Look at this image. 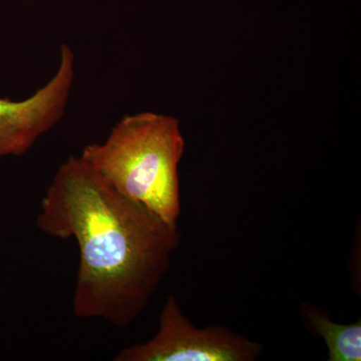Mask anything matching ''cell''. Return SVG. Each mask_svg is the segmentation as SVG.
Masks as SVG:
<instances>
[{"mask_svg": "<svg viewBox=\"0 0 361 361\" xmlns=\"http://www.w3.org/2000/svg\"><path fill=\"white\" fill-rule=\"evenodd\" d=\"M58 71L51 80L23 101L0 97V158L25 155L61 120L75 77V59L61 44Z\"/></svg>", "mask_w": 361, "mask_h": 361, "instance_id": "4", "label": "cell"}, {"mask_svg": "<svg viewBox=\"0 0 361 361\" xmlns=\"http://www.w3.org/2000/svg\"><path fill=\"white\" fill-rule=\"evenodd\" d=\"M301 312L311 329L324 339L329 361L361 360V322L341 324L332 322L326 311L301 303Z\"/></svg>", "mask_w": 361, "mask_h": 361, "instance_id": "5", "label": "cell"}, {"mask_svg": "<svg viewBox=\"0 0 361 361\" xmlns=\"http://www.w3.org/2000/svg\"><path fill=\"white\" fill-rule=\"evenodd\" d=\"M44 234L80 251L75 317L127 327L148 307L182 235L104 182L80 157L59 166L37 218Z\"/></svg>", "mask_w": 361, "mask_h": 361, "instance_id": "1", "label": "cell"}, {"mask_svg": "<svg viewBox=\"0 0 361 361\" xmlns=\"http://www.w3.org/2000/svg\"><path fill=\"white\" fill-rule=\"evenodd\" d=\"M184 151L180 121L146 111L123 116L106 141L87 145L80 157L118 193L178 225Z\"/></svg>", "mask_w": 361, "mask_h": 361, "instance_id": "2", "label": "cell"}, {"mask_svg": "<svg viewBox=\"0 0 361 361\" xmlns=\"http://www.w3.org/2000/svg\"><path fill=\"white\" fill-rule=\"evenodd\" d=\"M263 345L222 325L199 329L183 313L175 295L164 304L159 329L145 343L123 348L116 361H253Z\"/></svg>", "mask_w": 361, "mask_h": 361, "instance_id": "3", "label": "cell"}]
</instances>
